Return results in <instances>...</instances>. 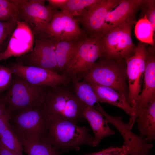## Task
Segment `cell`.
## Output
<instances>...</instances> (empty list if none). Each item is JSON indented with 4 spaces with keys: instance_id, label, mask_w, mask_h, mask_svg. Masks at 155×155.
Returning <instances> with one entry per match:
<instances>
[{
    "instance_id": "1",
    "label": "cell",
    "mask_w": 155,
    "mask_h": 155,
    "mask_svg": "<svg viewBox=\"0 0 155 155\" xmlns=\"http://www.w3.org/2000/svg\"><path fill=\"white\" fill-rule=\"evenodd\" d=\"M45 91L40 104L48 121L61 119L76 123L82 118L83 104L68 86Z\"/></svg>"
},
{
    "instance_id": "2",
    "label": "cell",
    "mask_w": 155,
    "mask_h": 155,
    "mask_svg": "<svg viewBox=\"0 0 155 155\" xmlns=\"http://www.w3.org/2000/svg\"><path fill=\"white\" fill-rule=\"evenodd\" d=\"M99 59L82 79L91 83L113 88L123 94L127 99L129 88L125 59H117L104 55Z\"/></svg>"
},
{
    "instance_id": "3",
    "label": "cell",
    "mask_w": 155,
    "mask_h": 155,
    "mask_svg": "<svg viewBox=\"0 0 155 155\" xmlns=\"http://www.w3.org/2000/svg\"><path fill=\"white\" fill-rule=\"evenodd\" d=\"M76 123L61 119L48 121L47 140L58 150H78L83 144L93 146L94 137L89 133V129Z\"/></svg>"
},
{
    "instance_id": "4",
    "label": "cell",
    "mask_w": 155,
    "mask_h": 155,
    "mask_svg": "<svg viewBox=\"0 0 155 155\" xmlns=\"http://www.w3.org/2000/svg\"><path fill=\"white\" fill-rule=\"evenodd\" d=\"M102 33L86 35L61 75L71 82L83 78L96 60L104 54L101 42Z\"/></svg>"
},
{
    "instance_id": "5",
    "label": "cell",
    "mask_w": 155,
    "mask_h": 155,
    "mask_svg": "<svg viewBox=\"0 0 155 155\" xmlns=\"http://www.w3.org/2000/svg\"><path fill=\"white\" fill-rule=\"evenodd\" d=\"M136 22L135 18L130 19L102 32L101 42L104 56L120 60L134 54L136 46L133 43L131 33Z\"/></svg>"
},
{
    "instance_id": "6",
    "label": "cell",
    "mask_w": 155,
    "mask_h": 155,
    "mask_svg": "<svg viewBox=\"0 0 155 155\" xmlns=\"http://www.w3.org/2000/svg\"><path fill=\"white\" fill-rule=\"evenodd\" d=\"M17 134L28 140H47L48 121L40 103L37 106L20 112L14 117Z\"/></svg>"
},
{
    "instance_id": "7",
    "label": "cell",
    "mask_w": 155,
    "mask_h": 155,
    "mask_svg": "<svg viewBox=\"0 0 155 155\" xmlns=\"http://www.w3.org/2000/svg\"><path fill=\"white\" fill-rule=\"evenodd\" d=\"M5 98L12 112L18 113L36 107L42 101L46 86H36L16 76Z\"/></svg>"
},
{
    "instance_id": "8",
    "label": "cell",
    "mask_w": 155,
    "mask_h": 155,
    "mask_svg": "<svg viewBox=\"0 0 155 155\" xmlns=\"http://www.w3.org/2000/svg\"><path fill=\"white\" fill-rule=\"evenodd\" d=\"M19 11V21L25 22L34 38L44 31L57 10L46 5L45 0H10Z\"/></svg>"
},
{
    "instance_id": "9",
    "label": "cell",
    "mask_w": 155,
    "mask_h": 155,
    "mask_svg": "<svg viewBox=\"0 0 155 155\" xmlns=\"http://www.w3.org/2000/svg\"><path fill=\"white\" fill-rule=\"evenodd\" d=\"M34 39L32 50L18 57L16 63L22 65L44 68L58 73L55 52L57 42L42 33Z\"/></svg>"
},
{
    "instance_id": "10",
    "label": "cell",
    "mask_w": 155,
    "mask_h": 155,
    "mask_svg": "<svg viewBox=\"0 0 155 155\" xmlns=\"http://www.w3.org/2000/svg\"><path fill=\"white\" fill-rule=\"evenodd\" d=\"M147 54L146 45L140 42L136 46L134 54L125 59L129 88L127 100L132 107L136 108L138 97L141 92Z\"/></svg>"
},
{
    "instance_id": "11",
    "label": "cell",
    "mask_w": 155,
    "mask_h": 155,
    "mask_svg": "<svg viewBox=\"0 0 155 155\" xmlns=\"http://www.w3.org/2000/svg\"><path fill=\"white\" fill-rule=\"evenodd\" d=\"M9 67L13 75L35 85L55 88L68 86L71 82L70 80L64 75L40 67L22 65L16 62Z\"/></svg>"
},
{
    "instance_id": "12",
    "label": "cell",
    "mask_w": 155,
    "mask_h": 155,
    "mask_svg": "<svg viewBox=\"0 0 155 155\" xmlns=\"http://www.w3.org/2000/svg\"><path fill=\"white\" fill-rule=\"evenodd\" d=\"M79 24L78 20L67 11L57 10L42 33L56 42L72 39L86 34Z\"/></svg>"
},
{
    "instance_id": "13",
    "label": "cell",
    "mask_w": 155,
    "mask_h": 155,
    "mask_svg": "<svg viewBox=\"0 0 155 155\" xmlns=\"http://www.w3.org/2000/svg\"><path fill=\"white\" fill-rule=\"evenodd\" d=\"M94 108L103 115L108 123L113 125L119 132L123 140V146L128 148L129 155L148 154L153 147L152 144L148 142L144 137L133 133L127 123L123 121L121 116H112L109 115L99 103Z\"/></svg>"
},
{
    "instance_id": "14",
    "label": "cell",
    "mask_w": 155,
    "mask_h": 155,
    "mask_svg": "<svg viewBox=\"0 0 155 155\" xmlns=\"http://www.w3.org/2000/svg\"><path fill=\"white\" fill-rule=\"evenodd\" d=\"M121 0H98L86 8L75 18L82 25L86 34L90 35L102 32L108 13L114 8Z\"/></svg>"
},
{
    "instance_id": "15",
    "label": "cell",
    "mask_w": 155,
    "mask_h": 155,
    "mask_svg": "<svg viewBox=\"0 0 155 155\" xmlns=\"http://www.w3.org/2000/svg\"><path fill=\"white\" fill-rule=\"evenodd\" d=\"M17 21V26L6 48L0 53V61L20 57L33 50L35 39L32 30L25 22Z\"/></svg>"
},
{
    "instance_id": "16",
    "label": "cell",
    "mask_w": 155,
    "mask_h": 155,
    "mask_svg": "<svg viewBox=\"0 0 155 155\" xmlns=\"http://www.w3.org/2000/svg\"><path fill=\"white\" fill-rule=\"evenodd\" d=\"M147 54L145 68L143 76L142 90L138 97L136 113L133 118L129 119V124L133 126L137 116L140 111L155 96V46H146Z\"/></svg>"
},
{
    "instance_id": "17",
    "label": "cell",
    "mask_w": 155,
    "mask_h": 155,
    "mask_svg": "<svg viewBox=\"0 0 155 155\" xmlns=\"http://www.w3.org/2000/svg\"><path fill=\"white\" fill-rule=\"evenodd\" d=\"M144 0H121L106 17L103 32L128 20L135 18Z\"/></svg>"
},
{
    "instance_id": "18",
    "label": "cell",
    "mask_w": 155,
    "mask_h": 155,
    "mask_svg": "<svg viewBox=\"0 0 155 155\" xmlns=\"http://www.w3.org/2000/svg\"><path fill=\"white\" fill-rule=\"evenodd\" d=\"M88 82L93 90L98 102L106 103L121 108L129 115V119L135 115L136 108L129 104L123 94L109 87Z\"/></svg>"
},
{
    "instance_id": "19",
    "label": "cell",
    "mask_w": 155,
    "mask_h": 155,
    "mask_svg": "<svg viewBox=\"0 0 155 155\" xmlns=\"http://www.w3.org/2000/svg\"><path fill=\"white\" fill-rule=\"evenodd\" d=\"M82 117L88 122L94 132L92 146H96L104 138L115 134L103 115L93 107L84 105Z\"/></svg>"
},
{
    "instance_id": "20",
    "label": "cell",
    "mask_w": 155,
    "mask_h": 155,
    "mask_svg": "<svg viewBox=\"0 0 155 155\" xmlns=\"http://www.w3.org/2000/svg\"><path fill=\"white\" fill-rule=\"evenodd\" d=\"M87 35L77 38L57 42L55 52L58 73L61 74L75 54L80 45Z\"/></svg>"
},
{
    "instance_id": "21",
    "label": "cell",
    "mask_w": 155,
    "mask_h": 155,
    "mask_svg": "<svg viewBox=\"0 0 155 155\" xmlns=\"http://www.w3.org/2000/svg\"><path fill=\"white\" fill-rule=\"evenodd\" d=\"M135 122L140 135L149 143L155 139V96L137 115Z\"/></svg>"
},
{
    "instance_id": "22",
    "label": "cell",
    "mask_w": 155,
    "mask_h": 155,
    "mask_svg": "<svg viewBox=\"0 0 155 155\" xmlns=\"http://www.w3.org/2000/svg\"><path fill=\"white\" fill-rule=\"evenodd\" d=\"M28 155H60L56 149L46 140L31 141L26 139L16 134Z\"/></svg>"
},
{
    "instance_id": "23",
    "label": "cell",
    "mask_w": 155,
    "mask_h": 155,
    "mask_svg": "<svg viewBox=\"0 0 155 155\" xmlns=\"http://www.w3.org/2000/svg\"><path fill=\"white\" fill-rule=\"evenodd\" d=\"M82 81L75 80L72 82L70 88L76 97L84 105L93 107L98 102L92 88L85 79Z\"/></svg>"
},
{
    "instance_id": "24",
    "label": "cell",
    "mask_w": 155,
    "mask_h": 155,
    "mask_svg": "<svg viewBox=\"0 0 155 155\" xmlns=\"http://www.w3.org/2000/svg\"><path fill=\"white\" fill-rule=\"evenodd\" d=\"M135 24V34L140 42L150 45H154L155 33L146 15L143 14L142 17Z\"/></svg>"
},
{
    "instance_id": "25",
    "label": "cell",
    "mask_w": 155,
    "mask_h": 155,
    "mask_svg": "<svg viewBox=\"0 0 155 155\" xmlns=\"http://www.w3.org/2000/svg\"><path fill=\"white\" fill-rule=\"evenodd\" d=\"M0 141L9 149L20 155H23L24 148L11 126L2 134Z\"/></svg>"
},
{
    "instance_id": "26",
    "label": "cell",
    "mask_w": 155,
    "mask_h": 155,
    "mask_svg": "<svg viewBox=\"0 0 155 155\" xmlns=\"http://www.w3.org/2000/svg\"><path fill=\"white\" fill-rule=\"evenodd\" d=\"M17 20L0 21V53L6 48L17 24Z\"/></svg>"
},
{
    "instance_id": "27",
    "label": "cell",
    "mask_w": 155,
    "mask_h": 155,
    "mask_svg": "<svg viewBox=\"0 0 155 155\" xmlns=\"http://www.w3.org/2000/svg\"><path fill=\"white\" fill-rule=\"evenodd\" d=\"M19 21V11L10 0H0V21Z\"/></svg>"
},
{
    "instance_id": "28",
    "label": "cell",
    "mask_w": 155,
    "mask_h": 155,
    "mask_svg": "<svg viewBox=\"0 0 155 155\" xmlns=\"http://www.w3.org/2000/svg\"><path fill=\"white\" fill-rule=\"evenodd\" d=\"M98 0H68L61 10L67 11L71 16L76 18L79 16L86 8L98 1Z\"/></svg>"
},
{
    "instance_id": "29",
    "label": "cell",
    "mask_w": 155,
    "mask_h": 155,
    "mask_svg": "<svg viewBox=\"0 0 155 155\" xmlns=\"http://www.w3.org/2000/svg\"><path fill=\"white\" fill-rule=\"evenodd\" d=\"M140 8H142L143 14L146 15L155 33V1L154 0H144Z\"/></svg>"
},
{
    "instance_id": "30",
    "label": "cell",
    "mask_w": 155,
    "mask_h": 155,
    "mask_svg": "<svg viewBox=\"0 0 155 155\" xmlns=\"http://www.w3.org/2000/svg\"><path fill=\"white\" fill-rule=\"evenodd\" d=\"M13 75L12 71L9 67L0 65V94L10 86Z\"/></svg>"
},
{
    "instance_id": "31",
    "label": "cell",
    "mask_w": 155,
    "mask_h": 155,
    "mask_svg": "<svg viewBox=\"0 0 155 155\" xmlns=\"http://www.w3.org/2000/svg\"><path fill=\"white\" fill-rule=\"evenodd\" d=\"M128 148L123 146L121 147H110L98 152L85 155H129Z\"/></svg>"
},
{
    "instance_id": "32",
    "label": "cell",
    "mask_w": 155,
    "mask_h": 155,
    "mask_svg": "<svg viewBox=\"0 0 155 155\" xmlns=\"http://www.w3.org/2000/svg\"><path fill=\"white\" fill-rule=\"evenodd\" d=\"M12 117L11 111L7 108L0 115V137L3 132L11 126L10 121Z\"/></svg>"
},
{
    "instance_id": "33",
    "label": "cell",
    "mask_w": 155,
    "mask_h": 155,
    "mask_svg": "<svg viewBox=\"0 0 155 155\" xmlns=\"http://www.w3.org/2000/svg\"><path fill=\"white\" fill-rule=\"evenodd\" d=\"M49 7L52 9L57 10L59 9L61 10L65 6L68 0H47Z\"/></svg>"
},
{
    "instance_id": "34",
    "label": "cell",
    "mask_w": 155,
    "mask_h": 155,
    "mask_svg": "<svg viewBox=\"0 0 155 155\" xmlns=\"http://www.w3.org/2000/svg\"><path fill=\"white\" fill-rule=\"evenodd\" d=\"M0 155H20L9 149L5 146L0 141Z\"/></svg>"
},
{
    "instance_id": "35",
    "label": "cell",
    "mask_w": 155,
    "mask_h": 155,
    "mask_svg": "<svg viewBox=\"0 0 155 155\" xmlns=\"http://www.w3.org/2000/svg\"><path fill=\"white\" fill-rule=\"evenodd\" d=\"M6 104L5 98L0 97V115L7 108Z\"/></svg>"
},
{
    "instance_id": "36",
    "label": "cell",
    "mask_w": 155,
    "mask_h": 155,
    "mask_svg": "<svg viewBox=\"0 0 155 155\" xmlns=\"http://www.w3.org/2000/svg\"></svg>"
},
{
    "instance_id": "37",
    "label": "cell",
    "mask_w": 155,
    "mask_h": 155,
    "mask_svg": "<svg viewBox=\"0 0 155 155\" xmlns=\"http://www.w3.org/2000/svg\"></svg>"
}]
</instances>
